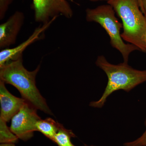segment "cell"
I'll return each mask as SVG.
<instances>
[{"label":"cell","mask_w":146,"mask_h":146,"mask_svg":"<svg viewBox=\"0 0 146 146\" xmlns=\"http://www.w3.org/2000/svg\"><path fill=\"white\" fill-rule=\"evenodd\" d=\"M13 0H0V20H2L6 16L9 6Z\"/></svg>","instance_id":"cell-14"},{"label":"cell","mask_w":146,"mask_h":146,"mask_svg":"<svg viewBox=\"0 0 146 146\" xmlns=\"http://www.w3.org/2000/svg\"><path fill=\"white\" fill-rule=\"evenodd\" d=\"M142 2L144 11V15L146 17V0H142Z\"/></svg>","instance_id":"cell-15"},{"label":"cell","mask_w":146,"mask_h":146,"mask_svg":"<svg viewBox=\"0 0 146 146\" xmlns=\"http://www.w3.org/2000/svg\"><path fill=\"white\" fill-rule=\"evenodd\" d=\"M137 1H138V5H139V7H140L141 11H142V12H143V13L144 14V11L143 7V4H142V0H137Z\"/></svg>","instance_id":"cell-16"},{"label":"cell","mask_w":146,"mask_h":146,"mask_svg":"<svg viewBox=\"0 0 146 146\" xmlns=\"http://www.w3.org/2000/svg\"><path fill=\"white\" fill-rule=\"evenodd\" d=\"M122 21L123 40L146 52V17L137 0H108Z\"/></svg>","instance_id":"cell-3"},{"label":"cell","mask_w":146,"mask_h":146,"mask_svg":"<svg viewBox=\"0 0 146 146\" xmlns=\"http://www.w3.org/2000/svg\"><path fill=\"white\" fill-rule=\"evenodd\" d=\"M19 138L7 126V122L0 119V143L1 144H15Z\"/></svg>","instance_id":"cell-12"},{"label":"cell","mask_w":146,"mask_h":146,"mask_svg":"<svg viewBox=\"0 0 146 146\" xmlns=\"http://www.w3.org/2000/svg\"><path fill=\"white\" fill-rule=\"evenodd\" d=\"M56 18H53L46 23L41 24L35 29L28 39L17 46L1 50L0 51V67L11 61L18 60L23 57V52L28 47L35 42L44 39L45 32Z\"/></svg>","instance_id":"cell-7"},{"label":"cell","mask_w":146,"mask_h":146,"mask_svg":"<svg viewBox=\"0 0 146 146\" xmlns=\"http://www.w3.org/2000/svg\"><path fill=\"white\" fill-rule=\"evenodd\" d=\"M115 13L111 5L108 4L103 5L96 8L87 9L86 19L88 22H95L100 25L108 34L111 46L121 53L123 62L128 63L130 54L139 50L136 46L123 42L121 34L123 24L116 17Z\"/></svg>","instance_id":"cell-4"},{"label":"cell","mask_w":146,"mask_h":146,"mask_svg":"<svg viewBox=\"0 0 146 146\" xmlns=\"http://www.w3.org/2000/svg\"><path fill=\"white\" fill-rule=\"evenodd\" d=\"M76 136L71 130L65 129L62 124L55 135L53 142L58 146H76L71 142V138Z\"/></svg>","instance_id":"cell-11"},{"label":"cell","mask_w":146,"mask_h":146,"mask_svg":"<svg viewBox=\"0 0 146 146\" xmlns=\"http://www.w3.org/2000/svg\"><path fill=\"white\" fill-rule=\"evenodd\" d=\"M40 68L39 65L34 70H28L23 65L21 57L0 67V80L16 87L22 98L35 108L52 115L46 100L36 86L35 79Z\"/></svg>","instance_id":"cell-1"},{"label":"cell","mask_w":146,"mask_h":146,"mask_svg":"<svg viewBox=\"0 0 146 146\" xmlns=\"http://www.w3.org/2000/svg\"><path fill=\"white\" fill-rule=\"evenodd\" d=\"M36 108L26 102L17 114L11 119L10 129L19 139L28 141L36 131V124L41 118Z\"/></svg>","instance_id":"cell-5"},{"label":"cell","mask_w":146,"mask_h":146,"mask_svg":"<svg viewBox=\"0 0 146 146\" xmlns=\"http://www.w3.org/2000/svg\"><path fill=\"white\" fill-rule=\"evenodd\" d=\"M97 66L107 76V86L98 100L91 102L89 106L95 108L103 107L108 98L118 90L129 92L135 87L146 82V70H136L123 62L117 65L111 64L104 56H99L96 60Z\"/></svg>","instance_id":"cell-2"},{"label":"cell","mask_w":146,"mask_h":146,"mask_svg":"<svg viewBox=\"0 0 146 146\" xmlns=\"http://www.w3.org/2000/svg\"><path fill=\"white\" fill-rule=\"evenodd\" d=\"M96 146L93 145H84V146Z\"/></svg>","instance_id":"cell-19"},{"label":"cell","mask_w":146,"mask_h":146,"mask_svg":"<svg viewBox=\"0 0 146 146\" xmlns=\"http://www.w3.org/2000/svg\"><path fill=\"white\" fill-rule=\"evenodd\" d=\"M146 129L145 132L140 137L130 142H126L123 144V146H146V116L145 121Z\"/></svg>","instance_id":"cell-13"},{"label":"cell","mask_w":146,"mask_h":146,"mask_svg":"<svg viewBox=\"0 0 146 146\" xmlns=\"http://www.w3.org/2000/svg\"><path fill=\"white\" fill-rule=\"evenodd\" d=\"M35 22L46 23L53 18L62 16L72 18L73 11L67 0H33Z\"/></svg>","instance_id":"cell-6"},{"label":"cell","mask_w":146,"mask_h":146,"mask_svg":"<svg viewBox=\"0 0 146 146\" xmlns=\"http://www.w3.org/2000/svg\"><path fill=\"white\" fill-rule=\"evenodd\" d=\"M61 124L55 121L51 118L39 120L36 124V131H39L52 141H53Z\"/></svg>","instance_id":"cell-10"},{"label":"cell","mask_w":146,"mask_h":146,"mask_svg":"<svg viewBox=\"0 0 146 146\" xmlns=\"http://www.w3.org/2000/svg\"><path fill=\"white\" fill-rule=\"evenodd\" d=\"M25 16L16 11L5 23L0 25V48H9L16 43V39L25 22Z\"/></svg>","instance_id":"cell-8"},{"label":"cell","mask_w":146,"mask_h":146,"mask_svg":"<svg viewBox=\"0 0 146 146\" xmlns=\"http://www.w3.org/2000/svg\"><path fill=\"white\" fill-rule=\"evenodd\" d=\"M0 146H16L15 144L8 143V144H1Z\"/></svg>","instance_id":"cell-17"},{"label":"cell","mask_w":146,"mask_h":146,"mask_svg":"<svg viewBox=\"0 0 146 146\" xmlns=\"http://www.w3.org/2000/svg\"><path fill=\"white\" fill-rule=\"evenodd\" d=\"M89 1L92 2H98L99 1H108V0H89Z\"/></svg>","instance_id":"cell-18"},{"label":"cell","mask_w":146,"mask_h":146,"mask_svg":"<svg viewBox=\"0 0 146 146\" xmlns=\"http://www.w3.org/2000/svg\"><path fill=\"white\" fill-rule=\"evenodd\" d=\"M26 102L23 98H17L6 88L5 83L0 80V119L7 122L12 119Z\"/></svg>","instance_id":"cell-9"}]
</instances>
